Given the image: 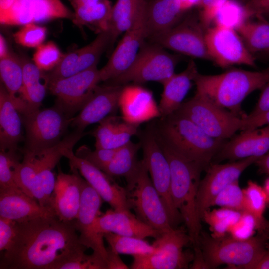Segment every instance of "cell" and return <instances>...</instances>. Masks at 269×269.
Masks as SVG:
<instances>
[{
  "label": "cell",
  "instance_id": "6da1fadb",
  "mask_svg": "<svg viewBox=\"0 0 269 269\" xmlns=\"http://www.w3.org/2000/svg\"><path fill=\"white\" fill-rule=\"evenodd\" d=\"M86 249L80 242L72 222L57 217L16 222L15 237L2 255L0 269H60Z\"/></svg>",
  "mask_w": 269,
  "mask_h": 269
},
{
  "label": "cell",
  "instance_id": "7a4b0ae2",
  "mask_svg": "<svg viewBox=\"0 0 269 269\" xmlns=\"http://www.w3.org/2000/svg\"><path fill=\"white\" fill-rule=\"evenodd\" d=\"M156 136L175 152L203 168L226 142L214 138L187 117L175 112L153 127Z\"/></svg>",
  "mask_w": 269,
  "mask_h": 269
},
{
  "label": "cell",
  "instance_id": "3957f363",
  "mask_svg": "<svg viewBox=\"0 0 269 269\" xmlns=\"http://www.w3.org/2000/svg\"><path fill=\"white\" fill-rule=\"evenodd\" d=\"M193 82L196 92L242 118L245 115L241 111L243 101L252 92L269 83V67L258 71L234 68L216 75L198 72Z\"/></svg>",
  "mask_w": 269,
  "mask_h": 269
},
{
  "label": "cell",
  "instance_id": "277c9868",
  "mask_svg": "<svg viewBox=\"0 0 269 269\" xmlns=\"http://www.w3.org/2000/svg\"><path fill=\"white\" fill-rule=\"evenodd\" d=\"M157 138L169 163L174 206L185 222L191 244L194 247L199 246L201 220L197 213V195L204 168L186 159Z\"/></svg>",
  "mask_w": 269,
  "mask_h": 269
},
{
  "label": "cell",
  "instance_id": "5b68a950",
  "mask_svg": "<svg viewBox=\"0 0 269 269\" xmlns=\"http://www.w3.org/2000/svg\"><path fill=\"white\" fill-rule=\"evenodd\" d=\"M269 240L267 232L240 240L228 234L217 238L201 231L199 246L209 269L226 265L230 269H248L266 251Z\"/></svg>",
  "mask_w": 269,
  "mask_h": 269
},
{
  "label": "cell",
  "instance_id": "8992f818",
  "mask_svg": "<svg viewBox=\"0 0 269 269\" xmlns=\"http://www.w3.org/2000/svg\"><path fill=\"white\" fill-rule=\"evenodd\" d=\"M126 183L129 208L134 210L139 219L161 233L174 228L143 159L136 173Z\"/></svg>",
  "mask_w": 269,
  "mask_h": 269
},
{
  "label": "cell",
  "instance_id": "52a82bcc",
  "mask_svg": "<svg viewBox=\"0 0 269 269\" xmlns=\"http://www.w3.org/2000/svg\"><path fill=\"white\" fill-rule=\"evenodd\" d=\"M145 42L130 66L106 84L125 85L132 82L140 85L149 81L162 84L175 73L179 56L171 54L157 43Z\"/></svg>",
  "mask_w": 269,
  "mask_h": 269
},
{
  "label": "cell",
  "instance_id": "ba28073f",
  "mask_svg": "<svg viewBox=\"0 0 269 269\" xmlns=\"http://www.w3.org/2000/svg\"><path fill=\"white\" fill-rule=\"evenodd\" d=\"M187 117L209 135L226 139L243 126L242 118L218 106L205 95H195L176 111Z\"/></svg>",
  "mask_w": 269,
  "mask_h": 269
},
{
  "label": "cell",
  "instance_id": "9c48e42d",
  "mask_svg": "<svg viewBox=\"0 0 269 269\" xmlns=\"http://www.w3.org/2000/svg\"><path fill=\"white\" fill-rule=\"evenodd\" d=\"M191 240L183 227H175L163 233L152 245L157 249L153 254L134 256L131 266L133 269H188L194 259V252L184 250Z\"/></svg>",
  "mask_w": 269,
  "mask_h": 269
},
{
  "label": "cell",
  "instance_id": "30bf717a",
  "mask_svg": "<svg viewBox=\"0 0 269 269\" xmlns=\"http://www.w3.org/2000/svg\"><path fill=\"white\" fill-rule=\"evenodd\" d=\"M25 130L23 150L35 151L54 146L60 142L72 118L58 107L38 109L22 115Z\"/></svg>",
  "mask_w": 269,
  "mask_h": 269
},
{
  "label": "cell",
  "instance_id": "8fae6325",
  "mask_svg": "<svg viewBox=\"0 0 269 269\" xmlns=\"http://www.w3.org/2000/svg\"><path fill=\"white\" fill-rule=\"evenodd\" d=\"M141 144L143 152L142 159L152 183L164 204L172 225L177 227L183 219L173 201L169 163L158 142L153 127L144 134Z\"/></svg>",
  "mask_w": 269,
  "mask_h": 269
},
{
  "label": "cell",
  "instance_id": "7c38bea8",
  "mask_svg": "<svg viewBox=\"0 0 269 269\" xmlns=\"http://www.w3.org/2000/svg\"><path fill=\"white\" fill-rule=\"evenodd\" d=\"M97 66L68 77L48 83V89L56 97L55 105L69 118L80 110L101 82Z\"/></svg>",
  "mask_w": 269,
  "mask_h": 269
},
{
  "label": "cell",
  "instance_id": "4fadbf2b",
  "mask_svg": "<svg viewBox=\"0 0 269 269\" xmlns=\"http://www.w3.org/2000/svg\"><path fill=\"white\" fill-rule=\"evenodd\" d=\"M205 38L211 60L218 66H256L254 56L236 30L218 25L209 27L206 29Z\"/></svg>",
  "mask_w": 269,
  "mask_h": 269
},
{
  "label": "cell",
  "instance_id": "5bb4252c",
  "mask_svg": "<svg viewBox=\"0 0 269 269\" xmlns=\"http://www.w3.org/2000/svg\"><path fill=\"white\" fill-rule=\"evenodd\" d=\"M199 18L189 15L166 32L149 40L164 48L194 58L211 60Z\"/></svg>",
  "mask_w": 269,
  "mask_h": 269
},
{
  "label": "cell",
  "instance_id": "9a60e30c",
  "mask_svg": "<svg viewBox=\"0 0 269 269\" xmlns=\"http://www.w3.org/2000/svg\"><path fill=\"white\" fill-rule=\"evenodd\" d=\"M147 1L132 25L125 32L106 64L99 69L102 81L112 80L132 64L147 38Z\"/></svg>",
  "mask_w": 269,
  "mask_h": 269
},
{
  "label": "cell",
  "instance_id": "2e32d148",
  "mask_svg": "<svg viewBox=\"0 0 269 269\" xmlns=\"http://www.w3.org/2000/svg\"><path fill=\"white\" fill-rule=\"evenodd\" d=\"M102 200L97 192L82 178L80 207L77 218L72 222L79 233L81 244L87 248H91L106 261L107 252L103 233L99 231L97 226Z\"/></svg>",
  "mask_w": 269,
  "mask_h": 269
},
{
  "label": "cell",
  "instance_id": "e0dca14e",
  "mask_svg": "<svg viewBox=\"0 0 269 269\" xmlns=\"http://www.w3.org/2000/svg\"><path fill=\"white\" fill-rule=\"evenodd\" d=\"M258 158L250 157L223 164H213L208 167L205 176L200 180L197 195V213L201 221L204 213L210 209L218 193L229 184L239 180L243 171Z\"/></svg>",
  "mask_w": 269,
  "mask_h": 269
},
{
  "label": "cell",
  "instance_id": "ac0fdd59",
  "mask_svg": "<svg viewBox=\"0 0 269 269\" xmlns=\"http://www.w3.org/2000/svg\"><path fill=\"white\" fill-rule=\"evenodd\" d=\"M86 134L75 129L53 146L35 151H23L22 159L28 161L33 167L39 187L50 206L56 181L52 170L64 156V150L73 148Z\"/></svg>",
  "mask_w": 269,
  "mask_h": 269
},
{
  "label": "cell",
  "instance_id": "d6986e66",
  "mask_svg": "<svg viewBox=\"0 0 269 269\" xmlns=\"http://www.w3.org/2000/svg\"><path fill=\"white\" fill-rule=\"evenodd\" d=\"M73 15L74 12L60 0H16L0 15V22L5 25H24L59 18L72 20Z\"/></svg>",
  "mask_w": 269,
  "mask_h": 269
},
{
  "label": "cell",
  "instance_id": "ffe728a7",
  "mask_svg": "<svg viewBox=\"0 0 269 269\" xmlns=\"http://www.w3.org/2000/svg\"><path fill=\"white\" fill-rule=\"evenodd\" d=\"M63 153L64 157L68 159L70 167L76 169L102 200L114 210H130L125 188L120 186L101 170L77 157L74 154L73 148H65Z\"/></svg>",
  "mask_w": 269,
  "mask_h": 269
},
{
  "label": "cell",
  "instance_id": "44dd1931",
  "mask_svg": "<svg viewBox=\"0 0 269 269\" xmlns=\"http://www.w3.org/2000/svg\"><path fill=\"white\" fill-rule=\"evenodd\" d=\"M119 108L123 121L138 126L161 117L152 92L139 84L123 85Z\"/></svg>",
  "mask_w": 269,
  "mask_h": 269
},
{
  "label": "cell",
  "instance_id": "7402d4cb",
  "mask_svg": "<svg viewBox=\"0 0 269 269\" xmlns=\"http://www.w3.org/2000/svg\"><path fill=\"white\" fill-rule=\"evenodd\" d=\"M123 87L108 84L98 85L78 114L72 118L70 125L76 130L84 132L88 126L99 123L112 115L119 108Z\"/></svg>",
  "mask_w": 269,
  "mask_h": 269
},
{
  "label": "cell",
  "instance_id": "603a6c76",
  "mask_svg": "<svg viewBox=\"0 0 269 269\" xmlns=\"http://www.w3.org/2000/svg\"><path fill=\"white\" fill-rule=\"evenodd\" d=\"M269 151V124L243 130L225 142L214 158L217 161H235L250 157L260 158Z\"/></svg>",
  "mask_w": 269,
  "mask_h": 269
},
{
  "label": "cell",
  "instance_id": "cb8c5ba5",
  "mask_svg": "<svg viewBox=\"0 0 269 269\" xmlns=\"http://www.w3.org/2000/svg\"><path fill=\"white\" fill-rule=\"evenodd\" d=\"M0 217L23 222L40 217L57 216L52 207L40 205L19 188H9L0 189Z\"/></svg>",
  "mask_w": 269,
  "mask_h": 269
},
{
  "label": "cell",
  "instance_id": "d4e9b609",
  "mask_svg": "<svg viewBox=\"0 0 269 269\" xmlns=\"http://www.w3.org/2000/svg\"><path fill=\"white\" fill-rule=\"evenodd\" d=\"M72 174L59 170L50 206L60 220L72 222L77 218L81 196V177L78 170L71 168Z\"/></svg>",
  "mask_w": 269,
  "mask_h": 269
},
{
  "label": "cell",
  "instance_id": "484cf974",
  "mask_svg": "<svg viewBox=\"0 0 269 269\" xmlns=\"http://www.w3.org/2000/svg\"><path fill=\"white\" fill-rule=\"evenodd\" d=\"M97 226L102 233L112 232L143 239L147 237L155 239L162 234L139 219L130 210H108L97 218Z\"/></svg>",
  "mask_w": 269,
  "mask_h": 269
},
{
  "label": "cell",
  "instance_id": "4316f807",
  "mask_svg": "<svg viewBox=\"0 0 269 269\" xmlns=\"http://www.w3.org/2000/svg\"><path fill=\"white\" fill-rule=\"evenodd\" d=\"M6 88L0 87V147L3 151H17L23 139L22 118Z\"/></svg>",
  "mask_w": 269,
  "mask_h": 269
},
{
  "label": "cell",
  "instance_id": "83f0119b",
  "mask_svg": "<svg viewBox=\"0 0 269 269\" xmlns=\"http://www.w3.org/2000/svg\"><path fill=\"white\" fill-rule=\"evenodd\" d=\"M197 73L196 65L191 60L184 71L174 73L162 84L163 90L158 105L161 118L168 117L179 109Z\"/></svg>",
  "mask_w": 269,
  "mask_h": 269
},
{
  "label": "cell",
  "instance_id": "f1b7e54d",
  "mask_svg": "<svg viewBox=\"0 0 269 269\" xmlns=\"http://www.w3.org/2000/svg\"><path fill=\"white\" fill-rule=\"evenodd\" d=\"M183 13L177 0H147V38L170 30L180 22Z\"/></svg>",
  "mask_w": 269,
  "mask_h": 269
},
{
  "label": "cell",
  "instance_id": "f546056e",
  "mask_svg": "<svg viewBox=\"0 0 269 269\" xmlns=\"http://www.w3.org/2000/svg\"><path fill=\"white\" fill-rule=\"evenodd\" d=\"M138 126L110 115L99 122L93 132L95 148L117 149L131 141V137L138 132Z\"/></svg>",
  "mask_w": 269,
  "mask_h": 269
},
{
  "label": "cell",
  "instance_id": "4dcf8cb0",
  "mask_svg": "<svg viewBox=\"0 0 269 269\" xmlns=\"http://www.w3.org/2000/svg\"><path fill=\"white\" fill-rule=\"evenodd\" d=\"M0 75L3 84L15 107L22 115L30 112L23 99V67L20 57L9 52L0 59Z\"/></svg>",
  "mask_w": 269,
  "mask_h": 269
},
{
  "label": "cell",
  "instance_id": "1f68e13d",
  "mask_svg": "<svg viewBox=\"0 0 269 269\" xmlns=\"http://www.w3.org/2000/svg\"><path fill=\"white\" fill-rule=\"evenodd\" d=\"M20 58L23 77L21 95L31 113L39 109L48 89V80L47 74L33 61L25 56Z\"/></svg>",
  "mask_w": 269,
  "mask_h": 269
},
{
  "label": "cell",
  "instance_id": "d6a6232c",
  "mask_svg": "<svg viewBox=\"0 0 269 269\" xmlns=\"http://www.w3.org/2000/svg\"><path fill=\"white\" fill-rule=\"evenodd\" d=\"M147 0H117L112 7L108 31L111 35L110 47L117 38L133 24Z\"/></svg>",
  "mask_w": 269,
  "mask_h": 269
},
{
  "label": "cell",
  "instance_id": "836d02e7",
  "mask_svg": "<svg viewBox=\"0 0 269 269\" xmlns=\"http://www.w3.org/2000/svg\"><path fill=\"white\" fill-rule=\"evenodd\" d=\"M112 6L109 0L80 7L74 10L73 23L86 26L99 34L108 30Z\"/></svg>",
  "mask_w": 269,
  "mask_h": 269
},
{
  "label": "cell",
  "instance_id": "e575fe53",
  "mask_svg": "<svg viewBox=\"0 0 269 269\" xmlns=\"http://www.w3.org/2000/svg\"><path fill=\"white\" fill-rule=\"evenodd\" d=\"M141 143L131 141L117 148L116 153L103 171L112 178L123 177L126 181L132 178L137 172L140 164L137 159Z\"/></svg>",
  "mask_w": 269,
  "mask_h": 269
},
{
  "label": "cell",
  "instance_id": "d590c367",
  "mask_svg": "<svg viewBox=\"0 0 269 269\" xmlns=\"http://www.w3.org/2000/svg\"><path fill=\"white\" fill-rule=\"evenodd\" d=\"M244 192V210L252 214L257 223L258 232L269 233V221L264 217L268 205L267 196L263 187L249 180Z\"/></svg>",
  "mask_w": 269,
  "mask_h": 269
},
{
  "label": "cell",
  "instance_id": "8d00e7d4",
  "mask_svg": "<svg viewBox=\"0 0 269 269\" xmlns=\"http://www.w3.org/2000/svg\"><path fill=\"white\" fill-rule=\"evenodd\" d=\"M252 53L269 54V23L263 20H247L236 30Z\"/></svg>",
  "mask_w": 269,
  "mask_h": 269
},
{
  "label": "cell",
  "instance_id": "74e56055",
  "mask_svg": "<svg viewBox=\"0 0 269 269\" xmlns=\"http://www.w3.org/2000/svg\"><path fill=\"white\" fill-rule=\"evenodd\" d=\"M104 239L113 251L118 254L134 256L154 254L157 249L143 239L118 235L112 232L103 233Z\"/></svg>",
  "mask_w": 269,
  "mask_h": 269
},
{
  "label": "cell",
  "instance_id": "f35d334b",
  "mask_svg": "<svg viewBox=\"0 0 269 269\" xmlns=\"http://www.w3.org/2000/svg\"><path fill=\"white\" fill-rule=\"evenodd\" d=\"M242 211L225 208L206 211L202 217L209 226L211 235L222 237L228 234L230 228L238 220Z\"/></svg>",
  "mask_w": 269,
  "mask_h": 269
},
{
  "label": "cell",
  "instance_id": "ab89813d",
  "mask_svg": "<svg viewBox=\"0 0 269 269\" xmlns=\"http://www.w3.org/2000/svg\"><path fill=\"white\" fill-rule=\"evenodd\" d=\"M249 17L246 6L235 0H228L218 10L213 22L215 25L236 30Z\"/></svg>",
  "mask_w": 269,
  "mask_h": 269
},
{
  "label": "cell",
  "instance_id": "60d3db41",
  "mask_svg": "<svg viewBox=\"0 0 269 269\" xmlns=\"http://www.w3.org/2000/svg\"><path fill=\"white\" fill-rule=\"evenodd\" d=\"M111 35L108 30L98 34L87 45L79 49V72L97 66L104 51L109 47Z\"/></svg>",
  "mask_w": 269,
  "mask_h": 269
},
{
  "label": "cell",
  "instance_id": "b9f144b4",
  "mask_svg": "<svg viewBox=\"0 0 269 269\" xmlns=\"http://www.w3.org/2000/svg\"><path fill=\"white\" fill-rule=\"evenodd\" d=\"M217 206L239 211L244 210V192L239 180L225 187L213 200L212 206Z\"/></svg>",
  "mask_w": 269,
  "mask_h": 269
},
{
  "label": "cell",
  "instance_id": "7bdbcfd3",
  "mask_svg": "<svg viewBox=\"0 0 269 269\" xmlns=\"http://www.w3.org/2000/svg\"><path fill=\"white\" fill-rule=\"evenodd\" d=\"M17 151L0 150V189L19 188L14 179L16 169L21 162Z\"/></svg>",
  "mask_w": 269,
  "mask_h": 269
},
{
  "label": "cell",
  "instance_id": "ee69618b",
  "mask_svg": "<svg viewBox=\"0 0 269 269\" xmlns=\"http://www.w3.org/2000/svg\"><path fill=\"white\" fill-rule=\"evenodd\" d=\"M62 56L57 46L49 41L37 47L33 61L43 71H51L57 65Z\"/></svg>",
  "mask_w": 269,
  "mask_h": 269
},
{
  "label": "cell",
  "instance_id": "f6af8a7d",
  "mask_svg": "<svg viewBox=\"0 0 269 269\" xmlns=\"http://www.w3.org/2000/svg\"><path fill=\"white\" fill-rule=\"evenodd\" d=\"M46 28L32 23L23 25L13 34L15 41L26 47H38L42 44L46 36Z\"/></svg>",
  "mask_w": 269,
  "mask_h": 269
},
{
  "label": "cell",
  "instance_id": "bcb514c9",
  "mask_svg": "<svg viewBox=\"0 0 269 269\" xmlns=\"http://www.w3.org/2000/svg\"><path fill=\"white\" fill-rule=\"evenodd\" d=\"M79 49L63 55L57 65L47 74L48 83L79 73Z\"/></svg>",
  "mask_w": 269,
  "mask_h": 269
},
{
  "label": "cell",
  "instance_id": "7dc6e473",
  "mask_svg": "<svg viewBox=\"0 0 269 269\" xmlns=\"http://www.w3.org/2000/svg\"><path fill=\"white\" fill-rule=\"evenodd\" d=\"M117 149L95 148L92 151L86 146H82L75 155L103 171L113 158Z\"/></svg>",
  "mask_w": 269,
  "mask_h": 269
},
{
  "label": "cell",
  "instance_id": "c3c4849f",
  "mask_svg": "<svg viewBox=\"0 0 269 269\" xmlns=\"http://www.w3.org/2000/svg\"><path fill=\"white\" fill-rule=\"evenodd\" d=\"M60 269H107L106 260L99 254L93 252L87 255L80 253L67 261Z\"/></svg>",
  "mask_w": 269,
  "mask_h": 269
},
{
  "label": "cell",
  "instance_id": "681fc988",
  "mask_svg": "<svg viewBox=\"0 0 269 269\" xmlns=\"http://www.w3.org/2000/svg\"><path fill=\"white\" fill-rule=\"evenodd\" d=\"M256 231V219L250 213L243 210L238 220L230 228L228 235L237 240H245L254 236Z\"/></svg>",
  "mask_w": 269,
  "mask_h": 269
},
{
  "label": "cell",
  "instance_id": "f907efd6",
  "mask_svg": "<svg viewBox=\"0 0 269 269\" xmlns=\"http://www.w3.org/2000/svg\"><path fill=\"white\" fill-rule=\"evenodd\" d=\"M228 0H202L199 19L205 29L213 22L215 16L223 4Z\"/></svg>",
  "mask_w": 269,
  "mask_h": 269
},
{
  "label": "cell",
  "instance_id": "816d5d0a",
  "mask_svg": "<svg viewBox=\"0 0 269 269\" xmlns=\"http://www.w3.org/2000/svg\"><path fill=\"white\" fill-rule=\"evenodd\" d=\"M16 233V222L0 217V251L4 252L12 245Z\"/></svg>",
  "mask_w": 269,
  "mask_h": 269
},
{
  "label": "cell",
  "instance_id": "f5cc1de1",
  "mask_svg": "<svg viewBox=\"0 0 269 269\" xmlns=\"http://www.w3.org/2000/svg\"><path fill=\"white\" fill-rule=\"evenodd\" d=\"M242 131L253 129L269 124V109L253 116L245 115Z\"/></svg>",
  "mask_w": 269,
  "mask_h": 269
},
{
  "label": "cell",
  "instance_id": "db71d44e",
  "mask_svg": "<svg viewBox=\"0 0 269 269\" xmlns=\"http://www.w3.org/2000/svg\"><path fill=\"white\" fill-rule=\"evenodd\" d=\"M245 6L250 17L269 13V0H248Z\"/></svg>",
  "mask_w": 269,
  "mask_h": 269
},
{
  "label": "cell",
  "instance_id": "11a10c76",
  "mask_svg": "<svg viewBox=\"0 0 269 269\" xmlns=\"http://www.w3.org/2000/svg\"><path fill=\"white\" fill-rule=\"evenodd\" d=\"M269 109V83L262 89L258 101L249 115L253 116Z\"/></svg>",
  "mask_w": 269,
  "mask_h": 269
},
{
  "label": "cell",
  "instance_id": "9f6ffc18",
  "mask_svg": "<svg viewBox=\"0 0 269 269\" xmlns=\"http://www.w3.org/2000/svg\"><path fill=\"white\" fill-rule=\"evenodd\" d=\"M106 264L107 269H128L129 268L124 263L118 253L109 246L107 247Z\"/></svg>",
  "mask_w": 269,
  "mask_h": 269
},
{
  "label": "cell",
  "instance_id": "6f0895ef",
  "mask_svg": "<svg viewBox=\"0 0 269 269\" xmlns=\"http://www.w3.org/2000/svg\"><path fill=\"white\" fill-rule=\"evenodd\" d=\"M248 269H269V249L266 251Z\"/></svg>",
  "mask_w": 269,
  "mask_h": 269
},
{
  "label": "cell",
  "instance_id": "680465c9",
  "mask_svg": "<svg viewBox=\"0 0 269 269\" xmlns=\"http://www.w3.org/2000/svg\"><path fill=\"white\" fill-rule=\"evenodd\" d=\"M261 173L269 175V151L265 155L259 158L255 162Z\"/></svg>",
  "mask_w": 269,
  "mask_h": 269
},
{
  "label": "cell",
  "instance_id": "91938a15",
  "mask_svg": "<svg viewBox=\"0 0 269 269\" xmlns=\"http://www.w3.org/2000/svg\"><path fill=\"white\" fill-rule=\"evenodd\" d=\"M181 10L184 13L194 6L200 5L202 0H177Z\"/></svg>",
  "mask_w": 269,
  "mask_h": 269
},
{
  "label": "cell",
  "instance_id": "94428289",
  "mask_svg": "<svg viewBox=\"0 0 269 269\" xmlns=\"http://www.w3.org/2000/svg\"><path fill=\"white\" fill-rule=\"evenodd\" d=\"M74 10L83 6L96 4L104 0H67Z\"/></svg>",
  "mask_w": 269,
  "mask_h": 269
},
{
  "label": "cell",
  "instance_id": "6125c7cd",
  "mask_svg": "<svg viewBox=\"0 0 269 269\" xmlns=\"http://www.w3.org/2000/svg\"><path fill=\"white\" fill-rule=\"evenodd\" d=\"M16 0H0V14L8 11Z\"/></svg>",
  "mask_w": 269,
  "mask_h": 269
},
{
  "label": "cell",
  "instance_id": "be15d7a7",
  "mask_svg": "<svg viewBox=\"0 0 269 269\" xmlns=\"http://www.w3.org/2000/svg\"><path fill=\"white\" fill-rule=\"evenodd\" d=\"M9 51L7 49L6 41L2 34L0 35V59L5 56Z\"/></svg>",
  "mask_w": 269,
  "mask_h": 269
},
{
  "label": "cell",
  "instance_id": "e7e4bbea",
  "mask_svg": "<svg viewBox=\"0 0 269 269\" xmlns=\"http://www.w3.org/2000/svg\"><path fill=\"white\" fill-rule=\"evenodd\" d=\"M263 188L267 196L268 205L269 206V177L265 180Z\"/></svg>",
  "mask_w": 269,
  "mask_h": 269
},
{
  "label": "cell",
  "instance_id": "03108f58",
  "mask_svg": "<svg viewBox=\"0 0 269 269\" xmlns=\"http://www.w3.org/2000/svg\"><path fill=\"white\" fill-rule=\"evenodd\" d=\"M267 248L269 249V241L268 242V244H267Z\"/></svg>",
  "mask_w": 269,
  "mask_h": 269
},
{
  "label": "cell",
  "instance_id": "003e7915",
  "mask_svg": "<svg viewBox=\"0 0 269 269\" xmlns=\"http://www.w3.org/2000/svg\"></svg>",
  "mask_w": 269,
  "mask_h": 269
}]
</instances>
